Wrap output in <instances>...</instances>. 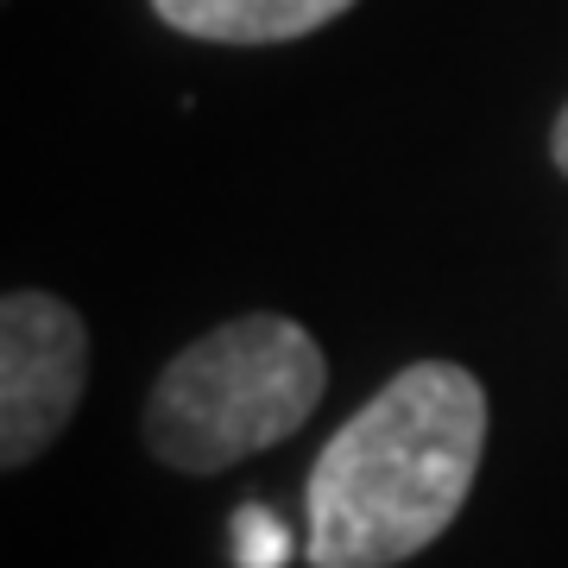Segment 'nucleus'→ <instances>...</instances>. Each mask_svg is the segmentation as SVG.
I'll return each instance as SVG.
<instances>
[{
	"instance_id": "obj_1",
	"label": "nucleus",
	"mask_w": 568,
	"mask_h": 568,
	"mask_svg": "<svg viewBox=\"0 0 568 568\" xmlns=\"http://www.w3.org/2000/svg\"><path fill=\"white\" fill-rule=\"evenodd\" d=\"M487 392L455 361L392 373L310 467V568H398L429 549L480 480Z\"/></svg>"
},
{
	"instance_id": "obj_2",
	"label": "nucleus",
	"mask_w": 568,
	"mask_h": 568,
	"mask_svg": "<svg viewBox=\"0 0 568 568\" xmlns=\"http://www.w3.org/2000/svg\"><path fill=\"white\" fill-rule=\"evenodd\" d=\"M328 392L316 335L291 316H234L190 342L145 398V448L178 474H222L310 424Z\"/></svg>"
},
{
	"instance_id": "obj_3",
	"label": "nucleus",
	"mask_w": 568,
	"mask_h": 568,
	"mask_svg": "<svg viewBox=\"0 0 568 568\" xmlns=\"http://www.w3.org/2000/svg\"><path fill=\"white\" fill-rule=\"evenodd\" d=\"M89 328L51 291H7L0 304V462L26 467L77 417Z\"/></svg>"
},
{
	"instance_id": "obj_4",
	"label": "nucleus",
	"mask_w": 568,
	"mask_h": 568,
	"mask_svg": "<svg viewBox=\"0 0 568 568\" xmlns=\"http://www.w3.org/2000/svg\"><path fill=\"white\" fill-rule=\"evenodd\" d=\"M354 0H152L171 32L203 44H291L342 20Z\"/></svg>"
},
{
	"instance_id": "obj_5",
	"label": "nucleus",
	"mask_w": 568,
	"mask_h": 568,
	"mask_svg": "<svg viewBox=\"0 0 568 568\" xmlns=\"http://www.w3.org/2000/svg\"><path fill=\"white\" fill-rule=\"evenodd\" d=\"M227 537H234V568H284L291 562V530L265 506H241Z\"/></svg>"
},
{
	"instance_id": "obj_6",
	"label": "nucleus",
	"mask_w": 568,
	"mask_h": 568,
	"mask_svg": "<svg viewBox=\"0 0 568 568\" xmlns=\"http://www.w3.org/2000/svg\"><path fill=\"white\" fill-rule=\"evenodd\" d=\"M549 159H556V171L568 178V102H562V114H556V126H549Z\"/></svg>"
}]
</instances>
